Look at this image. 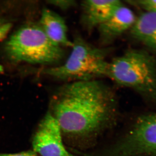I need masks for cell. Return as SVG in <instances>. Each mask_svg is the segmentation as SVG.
Instances as JSON below:
<instances>
[{"instance_id":"6da1fadb","label":"cell","mask_w":156,"mask_h":156,"mask_svg":"<svg viewBox=\"0 0 156 156\" xmlns=\"http://www.w3.org/2000/svg\"><path fill=\"white\" fill-rule=\"evenodd\" d=\"M117 101L114 91L100 80L68 82L53 95L51 113L62 136L76 146H84L115 125Z\"/></svg>"},{"instance_id":"7a4b0ae2","label":"cell","mask_w":156,"mask_h":156,"mask_svg":"<svg viewBox=\"0 0 156 156\" xmlns=\"http://www.w3.org/2000/svg\"><path fill=\"white\" fill-rule=\"evenodd\" d=\"M72 42L71 52L65 62L43 70V74L67 83L107 77V57L111 48H97L80 35H76Z\"/></svg>"},{"instance_id":"3957f363","label":"cell","mask_w":156,"mask_h":156,"mask_svg":"<svg viewBox=\"0 0 156 156\" xmlns=\"http://www.w3.org/2000/svg\"><path fill=\"white\" fill-rule=\"evenodd\" d=\"M107 77L156 102V60L142 50H130L109 62Z\"/></svg>"},{"instance_id":"277c9868","label":"cell","mask_w":156,"mask_h":156,"mask_svg":"<svg viewBox=\"0 0 156 156\" xmlns=\"http://www.w3.org/2000/svg\"><path fill=\"white\" fill-rule=\"evenodd\" d=\"M5 49L8 57L16 62L52 64L64 56L62 47L50 40L39 24L34 23L23 26L12 34Z\"/></svg>"},{"instance_id":"5b68a950","label":"cell","mask_w":156,"mask_h":156,"mask_svg":"<svg viewBox=\"0 0 156 156\" xmlns=\"http://www.w3.org/2000/svg\"><path fill=\"white\" fill-rule=\"evenodd\" d=\"M156 155V113L143 115L106 156Z\"/></svg>"},{"instance_id":"8992f818","label":"cell","mask_w":156,"mask_h":156,"mask_svg":"<svg viewBox=\"0 0 156 156\" xmlns=\"http://www.w3.org/2000/svg\"><path fill=\"white\" fill-rule=\"evenodd\" d=\"M62 137L58 121L48 112L34 135L33 151L41 156H72L65 147Z\"/></svg>"},{"instance_id":"52a82bcc","label":"cell","mask_w":156,"mask_h":156,"mask_svg":"<svg viewBox=\"0 0 156 156\" xmlns=\"http://www.w3.org/2000/svg\"><path fill=\"white\" fill-rule=\"evenodd\" d=\"M136 19L133 11L122 4L105 22L98 27L100 44L104 48L111 44L130 30Z\"/></svg>"},{"instance_id":"ba28073f","label":"cell","mask_w":156,"mask_h":156,"mask_svg":"<svg viewBox=\"0 0 156 156\" xmlns=\"http://www.w3.org/2000/svg\"><path fill=\"white\" fill-rule=\"evenodd\" d=\"M122 4L119 0L83 1L81 21L84 28L89 33L98 28Z\"/></svg>"},{"instance_id":"9c48e42d","label":"cell","mask_w":156,"mask_h":156,"mask_svg":"<svg viewBox=\"0 0 156 156\" xmlns=\"http://www.w3.org/2000/svg\"><path fill=\"white\" fill-rule=\"evenodd\" d=\"M39 25L50 40L61 47H72V41L68 36L66 22L61 16L52 10L42 11Z\"/></svg>"},{"instance_id":"30bf717a","label":"cell","mask_w":156,"mask_h":156,"mask_svg":"<svg viewBox=\"0 0 156 156\" xmlns=\"http://www.w3.org/2000/svg\"><path fill=\"white\" fill-rule=\"evenodd\" d=\"M130 30L134 38L156 52V13L145 12L140 14Z\"/></svg>"},{"instance_id":"8fae6325","label":"cell","mask_w":156,"mask_h":156,"mask_svg":"<svg viewBox=\"0 0 156 156\" xmlns=\"http://www.w3.org/2000/svg\"><path fill=\"white\" fill-rule=\"evenodd\" d=\"M126 2L145 10L146 12L156 13V0H131Z\"/></svg>"},{"instance_id":"7c38bea8","label":"cell","mask_w":156,"mask_h":156,"mask_svg":"<svg viewBox=\"0 0 156 156\" xmlns=\"http://www.w3.org/2000/svg\"><path fill=\"white\" fill-rule=\"evenodd\" d=\"M50 5L57 7L63 11H67L75 7L77 5L76 2L74 0H56V1H48Z\"/></svg>"},{"instance_id":"4fadbf2b","label":"cell","mask_w":156,"mask_h":156,"mask_svg":"<svg viewBox=\"0 0 156 156\" xmlns=\"http://www.w3.org/2000/svg\"><path fill=\"white\" fill-rule=\"evenodd\" d=\"M11 23L0 17V41H2L7 37L11 30Z\"/></svg>"},{"instance_id":"5bb4252c","label":"cell","mask_w":156,"mask_h":156,"mask_svg":"<svg viewBox=\"0 0 156 156\" xmlns=\"http://www.w3.org/2000/svg\"><path fill=\"white\" fill-rule=\"evenodd\" d=\"M0 156H37L33 151H27L15 154L0 153Z\"/></svg>"},{"instance_id":"9a60e30c","label":"cell","mask_w":156,"mask_h":156,"mask_svg":"<svg viewBox=\"0 0 156 156\" xmlns=\"http://www.w3.org/2000/svg\"><path fill=\"white\" fill-rule=\"evenodd\" d=\"M3 71H4V69H3L2 66L0 65V73H2Z\"/></svg>"}]
</instances>
